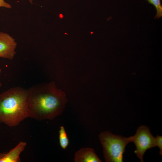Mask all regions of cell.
<instances>
[{
	"label": "cell",
	"instance_id": "4",
	"mask_svg": "<svg viewBox=\"0 0 162 162\" xmlns=\"http://www.w3.org/2000/svg\"><path fill=\"white\" fill-rule=\"evenodd\" d=\"M130 142H133L136 149L134 153L140 161L143 162V156L148 149L156 146V138L152 135L148 127L142 125L137 129L135 135L128 137Z\"/></svg>",
	"mask_w": 162,
	"mask_h": 162
},
{
	"label": "cell",
	"instance_id": "5",
	"mask_svg": "<svg viewBox=\"0 0 162 162\" xmlns=\"http://www.w3.org/2000/svg\"><path fill=\"white\" fill-rule=\"evenodd\" d=\"M17 45L15 40L10 35L0 32V57L12 60L16 54Z\"/></svg>",
	"mask_w": 162,
	"mask_h": 162
},
{
	"label": "cell",
	"instance_id": "1",
	"mask_svg": "<svg viewBox=\"0 0 162 162\" xmlns=\"http://www.w3.org/2000/svg\"><path fill=\"white\" fill-rule=\"evenodd\" d=\"M27 91L29 117L52 120L63 113L68 102L66 95L54 82L37 84Z\"/></svg>",
	"mask_w": 162,
	"mask_h": 162
},
{
	"label": "cell",
	"instance_id": "13",
	"mask_svg": "<svg viewBox=\"0 0 162 162\" xmlns=\"http://www.w3.org/2000/svg\"><path fill=\"white\" fill-rule=\"evenodd\" d=\"M30 3L31 4H33V0H29Z\"/></svg>",
	"mask_w": 162,
	"mask_h": 162
},
{
	"label": "cell",
	"instance_id": "14",
	"mask_svg": "<svg viewBox=\"0 0 162 162\" xmlns=\"http://www.w3.org/2000/svg\"></svg>",
	"mask_w": 162,
	"mask_h": 162
},
{
	"label": "cell",
	"instance_id": "8",
	"mask_svg": "<svg viewBox=\"0 0 162 162\" xmlns=\"http://www.w3.org/2000/svg\"><path fill=\"white\" fill-rule=\"evenodd\" d=\"M59 140L61 148L63 149H66L69 144V141L67 133L63 126H60L59 130Z\"/></svg>",
	"mask_w": 162,
	"mask_h": 162
},
{
	"label": "cell",
	"instance_id": "10",
	"mask_svg": "<svg viewBox=\"0 0 162 162\" xmlns=\"http://www.w3.org/2000/svg\"><path fill=\"white\" fill-rule=\"evenodd\" d=\"M156 138V146H157L160 149L159 155L162 154V136L157 135Z\"/></svg>",
	"mask_w": 162,
	"mask_h": 162
},
{
	"label": "cell",
	"instance_id": "6",
	"mask_svg": "<svg viewBox=\"0 0 162 162\" xmlns=\"http://www.w3.org/2000/svg\"><path fill=\"white\" fill-rule=\"evenodd\" d=\"M27 144L21 141L8 152L0 153V162H20V155L25 149Z\"/></svg>",
	"mask_w": 162,
	"mask_h": 162
},
{
	"label": "cell",
	"instance_id": "2",
	"mask_svg": "<svg viewBox=\"0 0 162 162\" xmlns=\"http://www.w3.org/2000/svg\"><path fill=\"white\" fill-rule=\"evenodd\" d=\"M27 89L13 87L0 94V123L14 127L29 117Z\"/></svg>",
	"mask_w": 162,
	"mask_h": 162
},
{
	"label": "cell",
	"instance_id": "11",
	"mask_svg": "<svg viewBox=\"0 0 162 162\" xmlns=\"http://www.w3.org/2000/svg\"><path fill=\"white\" fill-rule=\"evenodd\" d=\"M0 7H3L7 8H11V5L6 2L4 0H0Z\"/></svg>",
	"mask_w": 162,
	"mask_h": 162
},
{
	"label": "cell",
	"instance_id": "9",
	"mask_svg": "<svg viewBox=\"0 0 162 162\" xmlns=\"http://www.w3.org/2000/svg\"><path fill=\"white\" fill-rule=\"evenodd\" d=\"M150 4L153 5L156 10V14L154 18H159L162 16V5L160 0H146Z\"/></svg>",
	"mask_w": 162,
	"mask_h": 162
},
{
	"label": "cell",
	"instance_id": "3",
	"mask_svg": "<svg viewBox=\"0 0 162 162\" xmlns=\"http://www.w3.org/2000/svg\"><path fill=\"white\" fill-rule=\"evenodd\" d=\"M99 138L102 145L106 162H123L125 147L130 142L128 137L114 134L106 131L101 132Z\"/></svg>",
	"mask_w": 162,
	"mask_h": 162
},
{
	"label": "cell",
	"instance_id": "12",
	"mask_svg": "<svg viewBox=\"0 0 162 162\" xmlns=\"http://www.w3.org/2000/svg\"><path fill=\"white\" fill-rule=\"evenodd\" d=\"M1 71H2L1 69H0V75L1 72ZM2 86V84L0 82V87Z\"/></svg>",
	"mask_w": 162,
	"mask_h": 162
},
{
	"label": "cell",
	"instance_id": "7",
	"mask_svg": "<svg viewBox=\"0 0 162 162\" xmlns=\"http://www.w3.org/2000/svg\"><path fill=\"white\" fill-rule=\"evenodd\" d=\"M75 162H101L93 148L83 147L75 152L74 155Z\"/></svg>",
	"mask_w": 162,
	"mask_h": 162
}]
</instances>
